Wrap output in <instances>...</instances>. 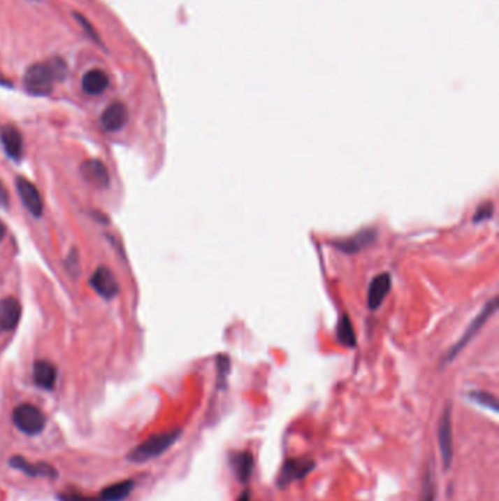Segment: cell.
<instances>
[{"label": "cell", "mask_w": 499, "mask_h": 501, "mask_svg": "<svg viewBox=\"0 0 499 501\" xmlns=\"http://www.w3.org/2000/svg\"><path fill=\"white\" fill-rule=\"evenodd\" d=\"M129 118L128 107L120 101H115L108 106L100 118L101 127L108 132H116L126 125Z\"/></svg>", "instance_id": "8fae6325"}, {"label": "cell", "mask_w": 499, "mask_h": 501, "mask_svg": "<svg viewBox=\"0 0 499 501\" xmlns=\"http://www.w3.org/2000/svg\"><path fill=\"white\" fill-rule=\"evenodd\" d=\"M375 238H377V232L372 229H366V230H362L361 233L354 234V237H352L349 239H342L340 242H335L334 246L345 254H354V253H359V250H362L363 248L369 246L373 241H375Z\"/></svg>", "instance_id": "2e32d148"}, {"label": "cell", "mask_w": 499, "mask_h": 501, "mask_svg": "<svg viewBox=\"0 0 499 501\" xmlns=\"http://www.w3.org/2000/svg\"><path fill=\"white\" fill-rule=\"evenodd\" d=\"M315 460L310 458H294L287 459L277 477V485L280 488H286L296 481H301L308 477L315 469Z\"/></svg>", "instance_id": "5b68a950"}, {"label": "cell", "mask_w": 499, "mask_h": 501, "mask_svg": "<svg viewBox=\"0 0 499 501\" xmlns=\"http://www.w3.org/2000/svg\"><path fill=\"white\" fill-rule=\"evenodd\" d=\"M89 285L100 296H103L104 299H112V297L119 293V283L115 274L110 269L103 267V265L92 273Z\"/></svg>", "instance_id": "ba28073f"}, {"label": "cell", "mask_w": 499, "mask_h": 501, "mask_svg": "<svg viewBox=\"0 0 499 501\" xmlns=\"http://www.w3.org/2000/svg\"><path fill=\"white\" fill-rule=\"evenodd\" d=\"M0 138H2L3 148L9 159L20 160L24 154V141L18 128H15L13 125H6L0 131Z\"/></svg>", "instance_id": "5bb4252c"}, {"label": "cell", "mask_w": 499, "mask_h": 501, "mask_svg": "<svg viewBox=\"0 0 499 501\" xmlns=\"http://www.w3.org/2000/svg\"><path fill=\"white\" fill-rule=\"evenodd\" d=\"M238 501H249V493L245 491V493L238 498Z\"/></svg>", "instance_id": "f1b7e54d"}, {"label": "cell", "mask_w": 499, "mask_h": 501, "mask_svg": "<svg viewBox=\"0 0 499 501\" xmlns=\"http://www.w3.org/2000/svg\"><path fill=\"white\" fill-rule=\"evenodd\" d=\"M337 340L342 344V346L354 348L356 346V336L353 325L350 321V317L347 314L342 316L337 325Z\"/></svg>", "instance_id": "ffe728a7"}, {"label": "cell", "mask_w": 499, "mask_h": 501, "mask_svg": "<svg viewBox=\"0 0 499 501\" xmlns=\"http://www.w3.org/2000/svg\"><path fill=\"white\" fill-rule=\"evenodd\" d=\"M435 498H436V485L433 478V466L431 465L426 467L419 501H435Z\"/></svg>", "instance_id": "44dd1931"}, {"label": "cell", "mask_w": 499, "mask_h": 501, "mask_svg": "<svg viewBox=\"0 0 499 501\" xmlns=\"http://www.w3.org/2000/svg\"><path fill=\"white\" fill-rule=\"evenodd\" d=\"M66 269H68L69 274L73 276V277H78V274H80V270H81V267H80V257H78L76 249H72L71 253H69V257H68V260H66Z\"/></svg>", "instance_id": "cb8c5ba5"}, {"label": "cell", "mask_w": 499, "mask_h": 501, "mask_svg": "<svg viewBox=\"0 0 499 501\" xmlns=\"http://www.w3.org/2000/svg\"><path fill=\"white\" fill-rule=\"evenodd\" d=\"M493 214V206L492 202H485V204H482L477 211L475 213V217H473V222L475 223H480V222H485L488 220V218H491Z\"/></svg>", "instance_id": "603a6c76"}, {"label": "cell", "mask_w": 499, "mask_h": 501, "mask_svg": "<svg viewBox=\"0 0 499 501\" xmlns=\"http://www.w3.org/2000/svg\"><path fill=\"white\" fill-rule=\"evenodd\" d=\"M391 290V276L388 273H381L372 278L368 289V306L375 311L384 302L385 296Z\"/></svg>", "instance_id": "7c38bea8"}, {"label": "cell", "mask_w": 499, "mask_h": 501, "mask_svg": "<svg viewBox=\"0 0 499 501\" xmlns=\"http://www.w3.org/2000/svg\"><path fill=\"white\" fill-rule=\"evenodd\" d=\"M108 87V76L100 69L88 71L82 78V88L89 96H97Z\"/></svg>", "instance_id": "ac0fdd59"}, {"label": "cell", "mask_w": 499, "mask_h": 501, "mask_svg": "<svg viewBox=\"0 0 499 501\" xmlns=\"http://www.w3.org/2000/svg\"><path fill=\"white\" fill-rule=\"evenodd\" d=\"M230 466L233 469V474L236 475L238 481L240 484H246L249 479H251L252 471H254V456L249 451H239V453H233V455L229 458Z\"/></svg>", "instance_id": "9a60e30c"}, {"label": "cell", "mask_w": 499, "mask_h": 501, "mask_svg": "<svg viewBox=\"0 0 499 501\" xmlns=\"http://www.w3.org/2000/svg\"><path fill=\"white\" fill-rule=\"evenodd\" d=\"M217 368H218V380H220V384H224V380H226L229 369H230L229 358H226L224 355L218 356L217 358Z\"/></svg>", "instance_id": "d4e9b609"}, {"label": "cell", "mask_w": 499, "mask_h": 501, "mask_svg": "<svg viewBox=\"0 0 499 501\" xmlns=\"http://www.w3.org/2000/svg\"><path fill=\"white\" fill-rule=\"evenodd\" d=\"M12 422L25 435H38L48 424L44 412L36 404L22 403L12 412Z\"/></svg>", "instance_id": "3957f363"}, {"label": "cell", "mask_w": 499, "mask_h": 501, "mask_svg": "<svg viewBox=\"0 0 499 501\" xmlns=\"http://www.w3.org/2000/svg\"><path fill=\"white\" fill-rule=\"evenodd\" d=\"M21 304L15 297L8 296L0 301V333L13 330L21 318Z\"/></svg>", "instance_id": "4fadbf2b"}, {"label": "cell", "mask_w": 499, "mask_h": 501, "mask_svg": "<svg viewBox=\"0 0 499 501\" xmlns=\"http://www.w3.org/2000/svg\"><path fill=\"white\" fill-rule=\"evenodd\" d=\"M438 444H440L442 465L445 467V471H448L452 463V453H454V447H452V408L449 403L445 406V409L440 418Z\"/></svg>", "instance_id": "8992f818"}, {"label": "cell", "mask_w": 499, "mask_h": 501, "mask_svg": "<svg viewBox=\"0 0 499 501\" xmlns=\"http://www.w3.org/2000/svg\"><path fill=\"white\" fill-rule=\"evenodd\" d=\"M17 188L18 194L22 201L24 207L33 214L34 217H41L43 214V199L34 183H31L28 179L20 176L17 179Z\"/></svg>", "instance_id": "9c48e42d"}, {"label": "cell", "mask_w": 499, "mask_h": 501, "mask_svg": "<svg viewBox=\"0 0 499 501\" xmlns=\"http://www.w3.org/2000/svg\"><path fill=\"white\" fill-rule=\"evenodd\" d=\"M135 487V482L132 479H126L122 482H116L110 487H107L100 494V501H123L128 498Z\"/></svg>", "instance_id": "d6986e66"}, {"label": "cell", "mask_w": 499, "mask_h": 501, "mask_svg": "<svg viewBox=\"0 0 499 501\" xmlns=\"http://www.w3.org/2000/svg\"><path fill=\"white\" fill-rule=\"evenodd\" d=\"M75 17H76V20H78V21H80V24H81V25H82V27H84V28H85V29L88 31V33H89V36H91L92 38H94V40H99V38H97V34H94V29H92V28H91V25L88 24V21H87L85 18H82V17H81V15H75Z\"/></svg>", "instance_id": "4316f807"}, {"label": "cell", "mask_w": 499, "mask_h": 501, "mask_svg": "<svg viewBox=\"0 0 499 501\" xmlns=\"http://www.w3.org/2000/svg\"><path fill=\"white\" fill-rule=\"evenodd\" d=\"M5 232H6V227H5V225H3L2 222H0V241L3 239V237H5Z\"/></svg>", "instance_id": "83f0119b"}, {"label": "cell", "mask_w": 499, "mask_h": 501, "mask_svg": "<svg viewBox=\"0 0 499 501\" xmlns=\"http://www.w3.org/2000/svg\"><path fill=\"white\" fill-rule=\"evenodd\" d=\"M66 71L65 60L59 57L31 65L24 75L25 90L34 96H48L55 83L64 80Z\"/></svg>", "instance_id": "6da1fadb"}, {"label": "cell", "mask_w": 499, "mask_h": 501, "mask_svg": "<svg viewBox=\"0 0 499 501\" xmlns=\"http://www.w3.org/2000/svg\"><path fill=\"white\" fill-rule=\"evenodd\" d=\"M81 175L82 178L91 185L97 188V190H104L110 185V176H108V170L103 162L97 159L85 160L81 164Z\"/></svg>", "instance_id": "30bf717a"}, {"label": "cell", "mask_w": 499, "mask_h": 501, "mask_svg": "<svg viewBox=\"0 0 499 501\" xmlns=\"http://www.w3.org/2000/svg\"><path fill=\"white\" fill-rule=\"evenodd\" d=\"M34 383L44 390H53L57 381V368L49 361H37L33 368Z\"/></svg>", "instance_id": "e0dca14e"}, {"label": "cell", "mask_w": 499, "mask_h": 501, "mask_svg": "<svg viewBox=\"0 0 499 501\" xmlns=\"http://www.w3.org/2000/svg\"><path fill=\"white\" fill-rule=\"evenodd\" d=\"M469 399L475 403H477L479 406H483L485 409H489L492 412H498V400L493 395L488 393V391H470L469 393Z\"/></svg>", "instance_id": "7402d4cb"}, {"label": "cell", "mask_w": 499, "mask_h": 501, "mask_svg": "<svg viewBox=\"0 0 499 501\" xmlns=\"http://www.w3.org/2000/svg\"><path fill=\"white\" fill-rule=\"evenodd\" d=\"M180 435H182L180 430H173V431L151 435L150 438H147L145 442L138 444L129 453L128 460H131L133 463H144L154 458H159L179 440Z\"/></svg>", "instance_id": "7a4b0ae2"}, {"label": "cell", "mask_w": 499, "mask_h": 501, "mask_svg": "<svg viewBox=\"0 0 499 501\" xmlns=\"http://www.w3.org/2000/svg\"><path fill=\"white\" fill-rule=\"evenodd\" d=\"M496 306H498V299H496V296H495V297H492V299H491L489 302L485 304V306L482 308V311L479 312V316L470 323V325L467 327V330L463 333L461 339L454 344V346H452V348L447 352V355H445V358H444V364L449 362L451 359H454L456 355L465 346V344L469 343V341L477 334V332L483 327V324H485V323L491 318V316L493 314V312L496 311Z\"/></svg>", "instance_id": "277c9868"}, {"label": "cell", "mask_w": 499, "mask_h": 501, "mask_svg": "<svg viewBox=\"0 0 499 501\" xmlns=\"http://www.w3.org/2000/svg\"><path fill=\"white\" fill-rule=\"evenodd\" d=\"M9 204V194L5 185L0 182V209H6Z\"/></svg>", "instance_id": "484cf974"}, {"label": "cell", "mask_w": 499, "mask_h": 501, "mask_svg": "<svg viewBox=\"0 0 499 501\" xmlns=\"http://www.w3.org/2000/svg\"><path fill=\"white\" fill-rule=\"evenodd\" d=\"M9 466L15 471H20L22 474H25L28 478H49V479H56L57 478V471L56 467L52 466L50 463L45 462H37V463H31L27 459H24L22 456L17 455L12 456L9 459Z\"/></svg>", "instance_id": "52a82bcc"}]
</instances>
